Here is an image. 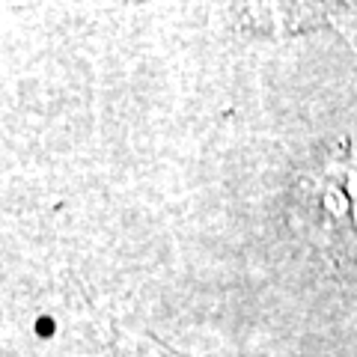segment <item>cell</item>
<instances>
[{
	"instance_id": "6da1fadb",
	"label": "cell",
	"mask_w": 357,
	"mask_h": 357,
	"mask_svg": "<svg viewBox=\"0 0 357 357\" xmlns=\"http://www.w3.org/2000/svg\"><path fill=\"white\" fill-rule=\"evenodd\" d=\"M307 223L321 244L357 256V152H340L319 164L298 188Z\"/></svg>"
}]
</instances>
